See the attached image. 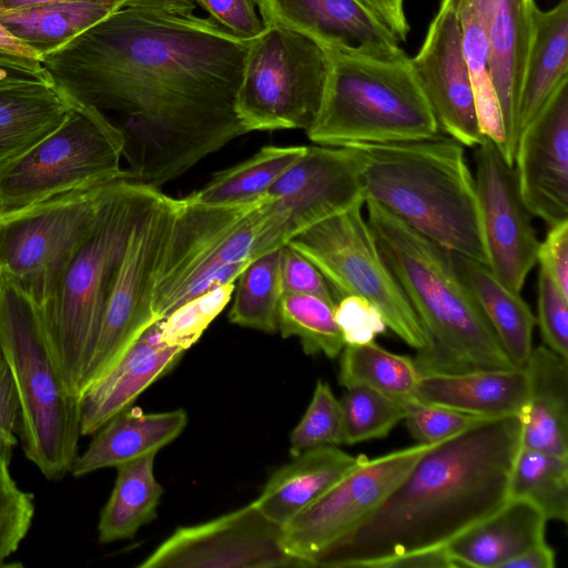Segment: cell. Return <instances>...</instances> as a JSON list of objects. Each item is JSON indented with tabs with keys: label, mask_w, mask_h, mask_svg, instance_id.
Wrapping results in <instances>:
<instances>
[{
	"label": "cell",
	"mask_w": 568,
	"mask_h": 568,
	"mask_svg": "<svg viewBox=\"0 0 568 568\" xmlns=\"http://www.w3.org/2000/svg\"><path fill=\"white\" fill-rule=\"evenodd\" d=\"M126 6L125 0H88L0 11V26L40 61Z\"/></svg>",
	"instance_id": "29"
},
{
	"label": "cell",
	"mask_w": 568,
	"mask_h": 568,
	"mask_svg": "<svg viewBox=\"0 0 568 568\" xmlns=\"http://www.w3.org/2000/svg\"><path fill=\"white\" fill-rule=\"evenodd\" d=\"M19 422V403L10 371L4 363L0 368V455L11 459L17 446V423Z\"/></svg>",
	"instance_id": "49"
},
{
	"label": "cell",
	"mask_w": 568,
	"mask_h": 568,
	"mask_svg": "<svg viewBox=\"0 0 568 568\" xmlns=\"http://www.w3.org/2000/svg\"><path fill=\"white\" fill-rule=\"evenodd\" d=\"M267 194L235 205L190 204L178 199L153 294L156 321L185 302L235 282L260 256Z\"/></svg>",
	"instance_id": "8"
},
{
	"label": "cell",
	"mask_w": 568,
	"mask_h": 568,
	"mask_svg": "<svg viewBox=\"0 0 568 568\" xmlns=\"http://www.w3.org/2000/svg\"><path fill=\"white\" fill-rule=\"evenodd\" d=\"M264 24L311 38L326 51L396 59L406 54L395 34L358 0H256Z\"/></svg>",
	"instance_id": "20"
},
{
	"label": "cell",
	"mask_w": 568,
	"mask_h": 568,
	"mask_svg": "<svg viewBox=\"0 0 568 568\" xmlns=\"http://www.w3.org/2000/svg\"><path fill=\"white\" fill-rule=\"evenodd\" d=\"M410 64L439 129L464 146L480 144L486 136L479 126L463 52L457 0L440 1Z\"/></svg>",
	"instance_id": "18"
},
{
	"label": "cell",
	"mask_w": 568,
	"mask_h": 568,
	"mask_svg": "<svg viewBox=\"0 0 568 568\" xmlns=\"http://www.w3.org/2000/svg\"><path fill=\"white\" fill-rule=\"evenodd\" d=\"M176 205L178 199L155 189L135 220L106 300L93 353L80 382L79 397L158 322L153 313L154 285Z\"/></svg>",
	"instance_id": "12"
},
{
	"label": "cell",
	"mask_w": 568,
	"mask_h": 568,
	"mask_svg": "<svg viewBox=\"0 0 568 568\" xmlns=\"http://www.w3.org/2000/svg\"><path fill=\"white\" fill-rule=\"evenodd\" d=\"M381 568H454L446 547L414 551L393 558Z\"/></svg>",
	"instance_id": "52"
},
{
	"label": "cell",
	"mask_w": 568,
	"mask_h": 568,
	"mask_svg": "<svg viewBox=\"0 0 568 568\" xmlns=\"http://www.w3.org/2000/svg\"><path fill=\"white\" fill-rule=\"evenodd\" d=\"M435 444H416L365 458L316 501L282 527L285 550L311 567V559L353 529Z\"/></svg>",
	"instance_id": "15"
},
{
	"label": "cell",
	"mask_w": 568,
	"mask_h": 568,
	"mask_svg": "<svg viewBox=\"0 0 568 568\" xmlns=\"http://www.w3.org/2000/svg\"><path fill=\"white\" fill-rule=\"evenodd\" d=\"M62 123L0 168V219L70 191L131 180L121 130L94 106L72 102Z\"/></svg>",
	"instance_id": "9"
},
{
	"label": "cell",
	"mask_w": 568,
	"mask_h": 568,
	"mask_svg": "<svg viewBox=\"0 0 568 568\" xmlns=\"http://www.w3.org/2000/svg\"><path fill=\"white\" fill-rule=\"evenodd\" d=\"M155 455L149 454L116 467L112 493L99 518L100 542L131 539L156 517L164 490L154 476Z\"/></svg>",
	"instance_id": "32"
},
{
	"label": "cell",
	"mask_w": 568,
	"mask_h": 568,
	"mask_svg": "<svg viewBox=\"0 0 568 568\" xmlns=\"http://www.w3.org/2000/svg\"><path fill=\"white\" fill-rule=\"evenodd\" d=\"M489 43L490 73L498 98L505 148L514 165L517 115L527 59L534 37L535 0H473Z\"/></svg>",
	"instance_id": "21"
},
{
	"label": "cell",
	"mask_w": 568,
	"mask_h": 568,
	"mask_svg": "<svg viewBox=\"0 0 568 568\" xmlns=\"http://www.w3.org/2000/svg\"><path fill=\"white\" fill-rule=\"evenodd\" d=\"M36 513L34 495L21 489L10 471V458L0 455V568L28 535Z\"/></svg>",
	"instance_id": "42"
},
{
	"label": "cell",
	"mask_w": 568,
	"mask_h": 568,
	"mask_svg": "<svg viewBox=\"0 0 568 568\" xmlns=\"http://www.w3.org/2000/svg\"><path fill=\"white\" fill-rule=\"evenodd\" d=\"M0 344L18 397L24 456L45 479L61 480L79 455L80 399L63 375L39 305L2 275Z\"/></svg>",
	"instance_id": "5"
},
{
	"label": "cell",
	"mask_w": 568,
	"mask_h": 568,
	"mask_svg": "<svg viewBox=\"0 0 568 568\" xmlns=\"http://www.w3.org/2000/svg\"><path fill=\"white\" fill-rule=\"evenodd\" d=\"M524 368L528 395L518 416L521 447L568 456V359L540 345Z\"/></svg>",
	"instance_id": "27"
},
{
	"label": "cell",
	"mask_w": 568,
	"mask_h": 568,
	"mask_svg": "<svg viewBox=\"0 0 568 568\" xmlns=\"http://www.w3.org/2000/svg\"><path fill=\"white\" fill-rule=\"evenodd\" d=\"M281 247L252 260L235 281L231 323L262 331L277 332V315L283 296L280 276Z\"/></svg>",
	"instance_id": "37"
},
{
	"label": "cell",
	"mask_w": 568,
	"mask_h": 568,
	"mask_svg": "<svg viewBox=\"0 0 568 568\" xmlns=\"http://www.w3.org/2000/svg\"><path fill=\"white\" fill-rule=\"evenodd\" d=\"M329 73L317 115L307 129L318 145L429 139L439 126L410 58L377 59L326 51Z\"/></svg>",
	"instance_id": "7"
},
{
	"label": "cell",
	"mask_w": 568,
	"mask_h": 568,
	"mask_svg": "<svg viewBox=\"0 0 568 568\" xmlns=\"http://www.w3.org/2000/svg\"><path fill=\"white\" fill-rule=\"evenodd\" d=\"M514 168L532 216L549 227L568 220V79L520 132Z\"/></svg>",
	"instance_id": "19"
},
{
	"label": "cell",
	"mask_w": 568,
	"mask_h": 568,
	"mask_svg": "<svg viewBox=\"0 0 568 568\" xmlns=\"http://www.w3.org/2000/svg\"><path fill=\"white\" fill-rule=\"evenodd\" d=\"M186 425L187 414L182 408L144 413L140 407L130 406L93 434L88 448L78 455L70 474L81 477L156 454L179 437Z\"/></svg>",
	"instance_id": "24"
},
{
	"label": "cell",
	"mask_w": 568,
	"mask_h": 568,
	"mask_svg": "<svg viewBox=\"0 0 568 568\" xmlns=\"http://www.w3.org/2000/svg\"><path fill=\"white\" fill-rule=\"evenodd\" d=\"M367 223L427 336L420 375L516 367L462 280L452 252L373 201Z\"/></svg>",
	"instance_id": "3"
},
{
	"label": "cell",
	"mask_w": 568,
	"mask_h": 568,
	"mask_svg": "<svg viewBox=\"0 0 568 568\" xmlns=\"http://www.w3.org/2000/svg\"><path fill=\"white\" fill-rule=\"evenodd\" d=\"M555 561V551L545 540L508 561L504 568H554Z\"/></svg>",
	"instance_id": "53"
},
{
	"label": "cell",
	"mask_w": 568,
	"mask_h": 568,
	"mask_svg": "<svg viewBox=\"0 0 568 568\" xmlns=\"http://www.w3.org/2000/svg\"><path fill=\"white\" fill-rule=\"evenodd\" d=\"M37 84H51L40 60L0 52V88Z\"/></svg>",
	"instance_id": "50"
},
{
	"label": "cell",
	"mask_w": 568,
	"mask_h": 568,
	"mask_svg": "<svg viewBox=\"0 0 568 568\" xmlns=\"http://www.w3.org/2000/svg\"><path fill=\"white\" fill-rule=\"evenodd\" d=\"M126 6L175 12H193L194 0H125Z\"/></svg>",
	"instance_id": "54"
},
{
	"label": "cell",
	"mask_w": 568,
	"mask_h": 568,
	"mask_svg": "<svg viewBox=\"0 0 568 568\" xmlns=\"http://www.w3.org/2000/svg\"><path fill=\"white\" fill-rule=\"evenodd\" d=\"M537 262L568 296V220L549 227L538 246Z\"/></svg>",
	"instance_id": "48"
},
{
	"label": "cell",
	"mask_w": 568,
	"mask_h": 568,
	"mask_svg": "<svg viewBox=\"0 0 568 568\" xmlns=\"http://www.w3.org/2000/svg\"><path fill=\"white\" fill-rule=\"evenodd\" d=\"M280 276L283 294H310L336 303V296L320 270L302 253L281 246Z\"/></svg>",
	"instance_id": "46"
},
{
	"label": "cell",
	"mask_w": 568,
	"mask_h": 568,
	"mask_svg": "<svg viewBox=\"0 0 568 568\" xmlns=\"http://www.w3.org/2000/svg\"><path fill=\"white\" fill-rule=\"evenodd\" d=\"M329 57L311 38L295 30L266 24L250 41L235 112L251 131L307 129L320 110Z\"/></svg>",
	"instance_id": "10"
},
{
	"label": "cell",
	"mask_w": 568,
	"mask_h": 568,
	"mask_svg": "<svg viewBox=\"0 0 568 568\" xmlns=\"http://www.w3.org/2000/svg\"><path fill=\"white\" fill-rule=\"evenodd\" d=\"M457 272L465 282L506 354L518 368H524L532 351L536 317L529 305L509 290L487 264L453 253Z\"/></svg>",
	"instance_id": "28"
},
{
	"label": "cell",
	"mask_w": 568,
	"mask_h": 568,
	"mask_svg": "<svg viewBox=\"0 0 568 568\" xmlns=\"http://www.w3.org/2000/svg\"><path fill=\"white\" fill-rule=\"evenodd\" d=\"M365 201L446 250L488 265L475 178L453 138L349 144Z\"/></svg>",
	"instance_id": "4"
},
{
	"label": "cell",
	"mask_w": 568,
	"mask_h": 568,
	"mask_svg": "<svg viewBox=\"0 0 568 568\" xmlns=\"http://www.w3.org/2000/svg\"><path fill=\"white\" fill-rule=\"evenodd\" d=\"M0 52H7L24 58L38 59L30 50L10 37L0 26Z\"/></svg>",
	"instance_id": "55"
},
{
	"label": "cell",
	"mask_w": 568,
	"mask_h": 568,
	"mask_svg": "<svg viewBox=\"0 0 568 568\" xmlns=\"http://www.w3.org/2000/svg\"><path fill=\"white\" fill-rule=\"evenodd\" d=\"M113 182L59 194L1 217L0 275L43 304Z\"/></svg>",
	"instance_id": "13"
},
{
	"label": "cell",
	"mask_w": 568,
	"mask_h": 568,
	"mask_svg": "<svg viewBox=\"0 0 568 568\" xmlns=\"http://www.w3.org/2000/svg\"><path fill=\"white\" fill-rule=\"evenodd\" d=\"M184 349L164 344L160 321L150 325L119 362L79 397L81 436L93 435L170 372Z\"/></svg>",
	"instance_id": "22"
},
{
	"label": "cell",
	"mask_w": 568,
	"mask_h": 568,
	"mask_svg": "<svg viewBox=\"0 0 568 568\" xmlns=\"http://www.w3.org/2000/svg\"><path fill=\"white\" fill-rule=\"evenodd\" d=\"M545 346L568 359V296L540 267L537 281V318Z\"/></svg>",
	"instance_id": "44"
},
{
	"label": "cell",
	"mask_w": 568,
	"mask_h": 568,
	"mask_svg": "<svg viewBox=\"0 0 568 568\" xmlns=\"http://www.w3.org/2000/svg\"><path fill=\"white\" fill-rule=\"evenodd\" d=\"M567 79L568 0H561L549 10H535L534 37L518 105V136Z\"/></svg>",
	"instance_id": "30"
},
{
	"label": "cell",
	"mask_w": 568,
	"mask_h": 568,
	"mask_svg": "<svg viewBox=\"0 0 568 568\" xmlns=\"http://www.w3.org/2000/svg\"><path fill=\"white\" fill-rule=\"evenodd\" d=\"M305 145H267L253 156L215 173L200 190L182 197L190 204L235 205L264 197L306 151Z\"/></svg>",
	"instance_id": "33"
},
{
	"label": "cell",
	"mask_w": 568,
	"mask_h": 568,
	"mask_svg": "<svg viewBox=\"0 0 568 568\" xmlns=\"http://www.w3.org/2000/svg\"><path fill=\"white\" fill-rule=\"evenodd\" d=\"M525 368L479 369L422 375L418 400L493 419L519 416L527 400Z\"/></svg>",
	"instance_id": "23"
},
{
	"label": "cell",
	"mask_w": 568,
	"mask_h": 568,
	"mask_svg": "<svg viewBox=\"0 0 568 568\" xmlns=\"http://www.w3.org/2000/svg\"><path fill=\"white\" fill-rule=\"evenodd\" d=\"M235 282L207 291L175 308L160 321L164 344L184 351L193 346L231 301Z\"/></svg>",
	"instance_id": "40"
},
{
	"label": "cell",
	"mask_w": 568,
	"mask_h": 568,
	"mask_svg": "<svg viewBox=\"0 0 568 568\" xmlns=\"http://www.w3.org/2000/svg\"><path fill=\"white\" fill-rule=\"evenodd\" d=\"M344 444L343 412L331 386L317 381L312 400L290 436V453L294 457L307 449Z\"/></svg>",
	"instance_id": "41"
},
{
	"label": "cell",
	"mask_w": 568,
	"mask_h": 568,
	"mask_svg": "<svg viewBox=\"0 0 568 568\" xmlns=\"http://www.w3.org/2000/svg\"><path fill=\"white\" fill-rule=\"evenodd\" d=\"M521 447L518 416L485 419L429 448L385 499L311 559V567L381 568L398 556L446 547L508 499Z\"/></svg>",
	"instance_id": "2"
},
{
	"label": "cell",
	"mask_w": 568,
	"mask_h": 568,
	"mask_svg": "<svg viewBox=\"0 0 568 568\" xmlns=\"http://www.w3.org/2000/svg\"><path fill=\"white\" fill-rule=\"evenodd\" d=\"M335 304L310 294H283L277 315L282 337L296 336L307 355L338 356L344 346L334 317Z\"/></svg>",
	"instance_id": "38"
},
{
	"label": "cell",
	"mask_w": 568,
	"mask_h": 568,
	"mask_svg": "<svg viewBox=\"0 0 568 568\" xmlns=\"http://www.w3.org/2000/svg\"><path fill=\"white\" fill-rule=\"evenodd\" d=\"M70 106L51 84L0 88V168L57 129Z\"/></svg>",
	"instance_id": "31"
},
{
	"label": "cell",
	"mask_w": 568,
	"mask_h": 568,
	"mask_svg": "<svg viewBox=\"0 0 568 568\" xmlns=\"http://www.w3.org/2000/svg\"><path fill=\"white\" fill-rule=\"evenodd\" d=\"M361 201L365 200L352 148L307 146L267 192L263 253Z\"/></svg>",
	"instance_id": "14"
},
{
	"label": "cell",
	"mask_w": 568,
	"mask_h": 568,
	"mask_svg": "<svg viewBox=\"0 0 568 568\" xmlns=\"http://www.w3.org/2000/svg\"><path fill=\"white\" fill-rule=\"evenodd\" d=\"M407 429L418 444H436L453 437L486 418L465 414L412 397L404 402Z\"/></svg>",
	"instance_id": "43"
},
{
	"label": "cell",
	"mask_w": 568,
	"mask_h": 568,
	"mask_svg": "<svg viewBox=\"0 0 568 568\" xmlns=\"http://www.w3.org/2000/svg\"><path fill=\"white\" fill-rule=\"evenodd\" d=\"M209 18L244 40L256 38L265 29L256 0H194Z\"/></svg>",
	"instance_id": "47"
},
{
	"label": "cell",
	"mask_w": 568,
	"mask_h": 568,
	"mask_svg": "<svg viewBox=\"0 0 568 568\" xmlns=\"http://www.w3.org/2000/svg\"><path fill=\"white\" fill-rule=\"evenodd\" d=\"M155 189L129 179L114 181L54 290L39 305L60 367L78 396L128 236Z\"/></svg>",
	"instance_id": "6"
},
{
	"label": "cell",
	"mask_w": 568,
	"mask_h": 568,
	"mask_svg": "<svg viewBox=\"0 0 568 568\" xmlns=\"http://www.w3.org/2000/svg\"><path fill=\"white\" fill-rule=\"evenodd\" d=\"M68 1H88V0H0V11L19 10L41 4L68 2Z\"/></svg>",
	"instance_id": "56"
},
{
	"label": "cell",
	"mask_w": 568,
	"mask_h": 568,
	"mask_svg": "<svg viewBox=\"0 0 568 568\" xmlns=\"http://www.w3.org/2000/svg\"><path fill=\"white\" fill-rule=\"evenodd\" d=\"M464 57L473 85L480 130L501 153L505 133L498 98L490 73L489 43L473 0H457Z\"/></svg>",
	"instance_id": "36"
},
{
	"label": "cell",
	"mask_w": 568,
	"mask_h": 568,
	"mask_svg": "<svg viewBox=\"0 0 568 568\" xmlns=\"http://www.w3.org/2000/svg\"><path fill=\"white\" fill-rule=\"evenodd\" d=\"M475 183L488 267L509 290L520 293L537 263L539 241L518 186L514 165L498 145L475 146Z\"/></svg>",
	"instance_id": "17"
},
{
	"label": "cell",
	"mask_w": 568,
	"mask_h": 568,
	"mask_svg": "<svg viewBox=\"0 0 568 568\" xmlns=\"http://www.w3.org/2000/svg\"><path fill=\"white\" fill-rule=\"evenodd\" d=\"M508 498L538 508L547 520H568V456L520 447L511 466Z\"/></svg>",
	"instance_id": "35"
},
{
	"label": "cell",
	"mask_w": 568,
	"mask_h": 568,
	"mask_svg": "<svg viewBox=\"0 0 568 568\" xmlns=\"http://www.w3.org/2000/svg\"><path fill=\"white\" fill-rule=\"evenodd\" d=\"M3 364H4V359H3V354H2L1 344H0V368L2 367Z\"/></svg>",
	"instance_id": "57"
},
{
	"label": "cell",
	"mask_w": 568,
	"mask_h": 568,
	"mask_svg": "<svg viewBox=\"0 0 568 568\" xmlns=\"http://www.w3.org/2000/svg\"><path fill=\"white\" fill-rule=\"evenodd\" d=\"M374 13L399 41H405L409 26L404 12V0H358Z\"/></svg>",
	"instance_id": "51"
},
{
	"label": "cell",
	"mask_w": 568,
	"mask_h": 568,
	"mask_svg": "<svg viewBox=\"0 0 568 568\" xmlns=\"http://www.w3.org/2000/svg\"><path fill=\"white\" fill-rule=\"evenodd\" d=\"M344 444L385 437L405 417L404 402L367 387H353L339 399Z\"/></svg>",
	"instance_id": "39"
},
{
	"label": "cell",
	"mask_w": 568,
	"mask_h": 568,
	"mask_svg": "<svg viewBox=\"0 0 568 568\" xmlns=\"http://www.w3.org/2000/svg\"><path fill=\"white\" fill-rule=\"evenodd\" d=\"M334 317L345 345H363L388 328L379 310L367 300L346 295L334 306Z\"/></svg>",
	"instance_id": "45"
},
{
	"label": "cell",
	"mask_w": 568,
	"mask_h": 568,
	"mask_svg": "<svg viewBox=\"0 0 568 568\" xmlns=\"http://www.w3.org/2000/svg\"><path fill=\"white\" fill-rule=\"evenodd\" d=\"M365 458L333 445L307 449L270 477L254 504L267 519L283 527Z\"/></svg>",
	"instance_id": "26"
},
{
	"label": "cell",
	"mask_w": 568,
	"mask_h": 568,
	"mask_svg": "<svg viewBox=\"0 0 568 568\" xmlns=\"http://www.w3.org/2000/svg\"><path fill=\"white\" fill-rule=\"evenodd\" d=\"M140 568H288L306 567L290 555L282 527L253 503L193 526L180 527Z\"/></svg>",
	"instance_id": "16"
},
{
	"label": "cell",
	"mask_w": 568,
	"mask_h": 568,
	"mask_svg": "<svg viewBox=\"0 0 568 568\" xmlns=\"http://www.w3.org/2000/svg\"><path fill=\"white\" fill-rule=\"evenodd\" d=\"M250 41L193 12L123 6L41 64L69 101L123 116L131 180L159 189L248 133L235 95Z\"/></svg>",
	"instance_id": "1"
},
{
	"label": "cell",
	"mask_w": 568,
	"mask_h": 568,
	"mask_svg": "<svg viewBox=\"0 0 568 568\" xmlns=\"http://www.w3.org/2000/svg\"><path fill=\"white\" fill-rule=\"evenodd\" d=\"M341 354L338 383L346 389L367 387L400 402L415 396L422 375L414 358L388 352L375 342L345 345Z\"/></svg>",
	"instance_id": "34"
},
{
	"label": "cell",
	"mask_w": 568,
	"mask_h": 568,
	"mask_svg": "<svg viewBox=\"0 0 568 568\" xmlns=\"http://www.w3.org/2000/svg\"><path fill=\"white\" fill-rule=\"evenodd\" d=\"M546 523L530 503L508 498L494 514L453 539L446 550L454 568H504L521 552L545 541Z\"/></svg>",
	"instance_id": "25"
},
{
	"label": "cell",
	"mask_w": 568,
	"mask_h": 568,
	"mask_svg": "<svg viewBox=\"0 0 568 568\" xmlns=\"http://www.w3.org/2000/svg\"><path fill=\"white\" fill-rule=\"evenodd\" d=\"M365 201L322 220L286 244L306 256L323 274L336 300L363 297L382 313L386 325L416 351L427 343L425 329L383 258L363 215Z\"/></svg>",
	"instance_id": "11"
}]
</instances>
